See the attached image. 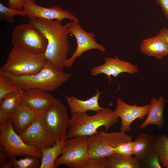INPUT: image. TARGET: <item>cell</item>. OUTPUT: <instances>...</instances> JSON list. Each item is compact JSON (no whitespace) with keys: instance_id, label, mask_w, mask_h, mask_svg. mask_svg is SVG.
<instances>
[{"instance_id":"5","label":"cell","mask_w":168,"mask_h":168,"mask_svg":"<svg viewBox=\"0 0 168 168\" xmlns=\"http://www.w3.org/2000/svg\"><path fill=\"white\" fill-rule=\"evenodd\" d=\"M61 154L55 161L54 168L62 165L70 168H85L90 158L88 137L80 136L67 139Z\"/></svg>"},{"instance_id":"9","label":"cell","mask_w":168,"mask_h":168,"mask_svg":"<svg viewBox=\"0 0 168 168\" xmlns=\"http://www.w3.org/2000/svg\"><path fill=\"white\" fill-rule=\"evenodd\" d=\"M0 145L7 152L8 156H33L41 158V150L28 145L14 130L11 120L0 125Z\"/></svg>"},{"instance_id":"3","label":"cell","mask_w":168,"mask_h":168,"mask_svg":"<svg viewBox=\"0 0 168 168\" xmlns=\"http://www.w3.org/2000/svg\"><path fill=\"white\" fill-rule=\"evenodd\" d=\"M70 119L68 138L80 136H89L97 133L103 126L106 131L118 123L119 117L114 110L106 108L93 115L86 112L77 113Z\"/></svg>"},{"instance_id":"14","label":"cell","mask_w":168,"mask_h":168,"mask_svg":"<svg viewBox=\"0 0 168 168\" xmlns=\"http://www.w3.org/2000/svg\"><path fill=\"white\" fill-rule=\"evenodd\" d=\"M19 135L26 144L41 151L52 146L55 143L47 132L40 117H37Z\"/></svg>"},{"instance_id":"12","label":"cell","mask_w":168,"mask_h":168,"mask_svg":"<svg viewBox=\"0 0 168 168\" xmlns=\"http://www.w3.org/2000/svg\"><path fill=\"white\" fill-rule=\"evenodd\" d=\"M57 100L46 90L31 88L23 90L21 104L33 110L37 117H41Z\"/></svg>"},{"instance_id":"34","label":"cell","mask_w":168,"mask_h":168,"mask_svg":"<svg viewBox=\"0 0 168 168\" xmlns=\"http://www.w3.org/2000/svg\"><path fill=\"white\" fill-rule=\"evenodd\" d=\"M11 115L7 114L0 110V125L10 120Z\"/></svg>"},{"instance_id":"13","label":"cell","mask_w":168,"mask_h":168,"mask_svg":"<svg viewBox=\"0 0 168 168\" xmlns=\"http://www.w3.org/2000/svg\"><path fill=\"white\" fill-rule=\"evenodd\" d=\"M116 105L114 110L121 120L120 131L125 133L131 130L130 125L134 120L142 119L147 115L150 107V104L142 106L129 105L119 97L116 99Z\"/></svg>"},{"instance_id":"30","label":"cell","mask_w":168,"mask_h":168,"mask_svg":"<svg viewBox=\"0 0 168 168\" xmlns=\"http://www.w3.org/2000/svg\"><path fill=\"white\" fill-rule=\"evenodd\" d=\"M85 168H109L107 158H90Z\"/></svg>"},{"instance_id":"18","label":"cell","mask_w":168,"mask_h":168,"mask_svg":"<svg viewBox=\"0 0 168 168\" xmlns=\"http://www.w3.org/2000/svg\"><path fill=\"white\" fill-rule=\"evenodd\" d=\"M37 117L33 110L21 104L11 115L10 120L14 130L19 134L24 131Z\"/></svg>"},{"instance_id":"8","label":"cell","mask_w":168,"mask_h":168,"mask_svg":"<svg viewBox=\"0 0 168 168\" xmlns=\"http://www.w3.org/2000/svg\"><path fill=\"white\" fill-rule=\"evenodd\" d=\"M40 118L47 132L55 142L67 137L70 119L67 107L59 100L57 99Z\"/></svg>"},{"instance_id":"25","label":"cell","mask_w":168,"mask_h":168,"mask_svg":"<svg viewBox=\"0 0 168 168\" xmlns=\"http://www.w3.org/2000/svg\"><path fill=\"white\" fill-rule=\"evenodd\" d=\"M24 156L23 158L16 160L15 156H8V161L14 168H40L41 164L39 158L30 155Z\"/></svg>"},{"instance_id":"4","label":"cell","mask_w":168,"mask_h":168,"mask_svg":"<svg viewBox=\"0 0 168 168\" xmlns=\"http://www.w3.org/2000/svg\"><path fill=\"white\" fill-rule=\"evenodd\" d=\"M47 61L44 55L36 54L13 46L0 71L15 76L34 75L41 70Z\"/></svg>"},{"instance_id":"33","label":"cell","mask_w":168,"mask_h":168,"mask_svg":"<svg viewBox=\"0 0 168 168\" xmlns=\"http://www.w3.org/2000/svg\"><path fill=\"white\" fill-rule=\"evenodd\" d=\"M161 7L164 14L168 21V0H156Z\"/></svg>"},{"instance_id":"17","label":"cell","mask_w":168,"mask_h":168,"mask_svg":"<svg viewBox=\"0 0 168 168\" xmlns=\"http://www.w3.org/2000/svg\"><path fill=\"white\" fill-rule=\"evenodd\" d=\"M140 49L144 54L157 59H161L168 54V45L159 33L143 40Z\"/></svg>"},{"instance_id":"26","label":"cell","mask_w":168,"mask_h":168,"mask_svg":"<svg viewBox=\"0 0 168 168\" xmlns=\"http://www.w3.org/2000/svg\"><path fill=\"white\" fill-rule=\"evenodd\" d=\"M16 15L23 17L26 16L25 12L22 10L13 9L3 5L0 3V20L10 23L15 21L14 16Z\"/></svg>"},{"instance_id":"24","label":"cell","mask_w":168,"mask_h":168,"mask_svg":"<svg viewBox=\"0 0 168 168\" xmlns=\"http://www.w3.org/2000/svg\"><path fill=\"white\" fill-rule=\"evenodd\" d=\"M153 149L163 166L168 168V137L164 134L154 135Z\"/></svg>"},{"instance_id":"19","label":"cell","mask_w":168,"mask_h":168,"mask_svg":"<svg viewBox=\"0 0 168 168\" xmlns=\"http://www.w3.org/2000/svg\"><path fill=\"white\" fill-rule=\"evenodd\" d=\"M165 103L162 96H160L158 99L155 97L152 98L147 116L140 125L139 129H143L151 124L155 125L159 128H161L164 122L163 114Z\"/></svg>"},{"instance_id":"6","label":"cell","mask_w":168,"mask_h":168,"mask_svg":"<svg viewBox=\"0 0 168 168\" xmlns=\"http://www.w3.org/2000/svg\"><path fill=\"white\" fill-rule=\"evenodd\" d=\"M131 140V136L120 131L107 133L100 130L88 137L90 157L107 158L114 154V150L120 145Z\"/></svg>"},{"instance_id":"10","label":"cell","mask_w":168,"mask_h":168,"mask_svg":"<svg viewBox=\"0 0 168 168\" xmlns=\"http://www.w3.org/2000/svg\"><path fill=\"white\" fill-rule=\"evenodd\" d=\"M68 31L69 34L75 38L77 46L72 56L65 61V67L72 66L77 58L88 50L96 49L102 53L105 52L104 46L96 42L94 34L84 30L81 27L79 21H72L69 22Z\"/></svg>"},{"instance_id":"7","label":"cell","mask_w":168,"mask_h":168,"mask_svg":"<svg viewBox=\"0 0 168 168\" xmlns=\"http://www.w3.org/2000/svg\"><path fill=\"white\" fill-rule=\"evenodd\" d=\"M11 42L14 46L39 55L44 54L48 43L40 31L29 23L17 25L13 29Z\"/></svg>"},{"instance_id":"32","label":"cell","mask_w":168,"mask_h":168,"mask_svg":"<svg viewBox=\"0 0 168 168\" xmlns=\"http://www.w3.org/2000/svg\"><path fill=\"white\" fill-rule=\"evenodd\" d=\"M26 0H8V7L13 9L22 10L23 6Z\"/></svg>"},{"instance_id":"31","label":"cell","mask_w":168,"mask_h":168,"mask_svg":"<svg viewBox=\"0 0 168 168\" xmlns=\"http://www.w3.org/2000/svg\"><path fill=\"white\" fill-rule=\"evenodd\" d=\"M8 154L4 147L0 146V168H11L12 166L10 162L7 160Z\"/></svg>"},{"instance_id":"2","label":"cell","mask_w":168,"mask_h":168,"mask_svg":"<svg viewBox=\"0 0 168 168\" xmlns=\"http://www.w3.org/2000/svg\"><path fill=\"white\" fill-rule=\"evenodd\" d=\"M0 74L10 78L23 90L38 88L48 92L57 89L72 77L70 73L56 70L51 63L48 60L42 69L35 74L15 76L1 71Z\"/></svg>"},{"instance_id":"16","label":"cell","mask_w":168,"mask_h":168,"mask_svg":"<svg viewBox=\"0 0 168 168\" xmlns=\"http://www.w3.org/2000/svg\"><path fill=\"white\" fill-rule=\"evenodd\" d=\"M95 95L89 99L83 100L73 96H66V102L70 108V114L72 115L77 113L86 112L88 110L97 112L105 109L100 106L98 101L102 94L99 89H96Z\"/></svg>"},{"instance_id":"11","label":"cell","mask_w":168,"mask_h":168,"mask_svg":"<svg viewBox=\"0 0 168 168\" xmlns=\"http://www.w3.org/2000/svg\"><path fill=\"white\" fill-rule=\"evenodd\" d=\"M22 10L30 20L36 19L56 20L62 22L64 19H69L79 21L77 17L68 10H63L58 6L50 8L43 7L36 4L34 0H26Z\"/></svg>"},{"instance_id":"22","label":"cell","mask_w":168,"mask_h":168,"mask_svg":"<svg viewBox=\"0 0 168 168\" xmlns=\"http://www.w3.org/2000/svg\"><path fill=\"white\" fill-rule=\"evenodd\" d=\"M109 168H140L141 161L132 156L114 154L107 157Z\"/></svg>"},{"instance_id":"23","label":"cell","mask_w":168,"mask_h":168,"mask_svg":"<svg viewBox=\"0 0 168 168\" xmlns=\"http://www.w3.org/2000/svg\"><path fill=\"white\" fill-rule=\"evenodd\" d=\"M23 91L20 89L6 95L0 100V110L7 114H12L21 104Z\"/></svg>"},{"instance_id":"15","label":"cell","mask_w":168,"mask_h":168,"mask_svg":"<svg viewBox=\"0 0 168 168\" xmlns=\"http://www.w3.org/2000/svg\"><path fill=\"white\" fill-rule=\"evenodd\" d=\"M105 63L102 65L93 67L91 69V75L96 76L100 74H104L108 77L111 82V76L116 77L119 74L126 72L131 74H135L139 72L137 65L130 62L123 60L118 57H105Z\"/></svg>"},{"instance_id":"35","label":"cell","mask_w":168,"mask_h":168,"mask_svg":"<svg viewBox=\"0 0 168 168\" xmlns=\"http://www.w3.org/2000/svg\"><path fill=\"white\" fill-rule=\"evenodd\" d=\"M159 33L162 36L168 45V28L161 29L159 31Z\"/></svg>"},{"instance_id":"27","label":"cell","mask_w":168,"mask_h":168,"mask_svg":"<svg viewBox=\"0 0 168 168\" xmlns=\"http://www.w3.org/2000/svg\"><path fill=\"white\" fill-rule=\"evenodd\" d=\"M20 89L10 78L0 74V100L7 94Z\"/></svg>"},{"instance_id":"28","label":"cell","mask_w":168,"mask_h":168,"mask_svg":"<svg viewBox=\"0 0 168 168\" xmlns=\"http://www.w3.org/2000/svg\"><path fill=\"white\" fill-rule=\"evenodd\" d=\"M141 168H161L158 156L153 149L145 159L141 161Z\"/></svg>"},{"instance_id":"20","label":"cell","mask_w":168,"mask_h":168,"mask_svg":"<svg viewBox=\"0 0 168 168\" xmlns=\"http://www.w3.org/2000/svg\"><path fill=\"white\" fill-rule=\"evenodd\" d=\"M154 136L152 134L142 133L138 135L133 141V155L141 162L153 149Z\"/></svg>"},{"instance_id":"29","label":"cell","mask_w":168,"mask_h":168,"mask_svg":"<svg viewBox=\"0 0 168 168\" xmlns=\"http://www.w3.org/2000/svg\"><path fill=\"white\" fill-rule=\"evenodd\" d=\"M114 153L126 156H132L134 153L133 140L122 143L114 150Z\"/></svg>"},{"instance_id":"1","label":"cell","mask_w":168,"mask_h":168,"mask_svg":"<svg viewBox=\"0 0 168 168\" xmlns=\"http://www.w3.org/2000/svg\"><path fill=\"white\" fill-rule=\"evenodd\" d=\"M29 23L43 34L47 40L45 51L43 55L57 70L63 72L64 63L70 51L68 28L69 23L63 25L56 20L36 19Z\"/></svg>"},{"instance_id":"21","label":"cell","mask_w":168,"mask_h":168,"mask_svg":"<svg viewBox=\"0 0 168 168\" xmlns=\"http://www.w3.org/2000/svg\"><path fill=\"white\" fill-rule=\"evenodd\" d=\"M67 137L62 138L52 146L41 150L42 156L40 168H54L56 159L61 154V150Z\"/></svg>"}]
</instances>
